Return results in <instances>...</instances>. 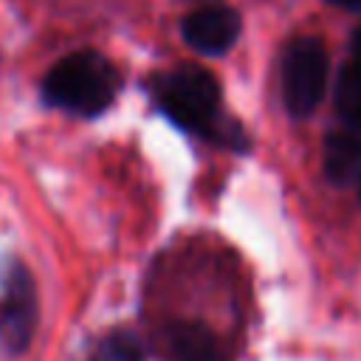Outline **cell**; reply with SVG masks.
Wrapping results in <instances>:
<instances>
[{
    "mask_svg": "<svg viewBox=\"0 0 361 361\" xmlns=\"http://www.w3.org/2000/svg\"><path fill=\"white\" fill-rule=\"evenodd\" d=\"M42 93L54 107L76 116H99L118 93V71L96 51H73L48 71Z\"/></svg>",
    "mask_w": 361,
    "mask_h": 361,
    "instance_id": "cell-1",
    "label": "cell"
},
{
    "mask_svg": "<svg viewBox=\"0 0 361 361\" xmlns=\"http://www.w3.org/2000/svg\"><path fill=\"white\" fill-rule=\"evenodd\" d=\"M161 110L178 124L197 135L214 138L220 130V85L217 79L197 68L183 65L161 76L152 87Z\"/></svg>",
    "mask_w": 361,
    "mask_h": 361,
    "instance_id": "cell-2",
    "label": "cell"
},
{
    "mask_svg": "<svg viewBox=\"0 0 361 361\" xmlns=\"http://www.w3.org/2000/svg\"><path fill=\"white\" fill-rule=\"evenodd\" d=\"M327 51L313 37L293 39L282 54V96L293 116H310L324 99L327 87Z\"/></svg>",
    "mask_w": 361,
    "mask_h": 361,
    "instance_id": "cell-3",
    "label": "cell"
},
{
    "mask_svg": "<svg viewBox=\"0 0 361 361\" xmlns=\"http://www.w3.org/2000/svg\"><path fill=\"white\" fill-rule=\"evenodd\" d=\"M37 330V288L25 265L8 262L0 296V344L8 353H23Z\"/></svg>",
    "mask_w": 361,
    "mask_h": 361,
    "instance_id": "cell-4",
    "label": "cell"
},
{
    "mask_svg": "<svg viewBox=\"0 0 361 361\" xmlns=\"http://www.w3.org/2000/svg\"><path fill=\"white\" fill-rule=\"evenodd\" d=\"M240 14L228 6H203L183 17V39L200 54H226L240 37Z\"/></svg>",
    "mask_w": 361,
    "mask_h": 361,
    "instance_id": "cell-5",
    "label": "cell"
},
{
    "mask_svg": "<svg viewBox=\"0 0 361 361\" xmlns=\"http://www.w3.org/2000/svg\"><path fill=\"white\" fill-rule=\"evenodd\" d=\"M164 361H226L220 338L200 322H169L155 336Z\"/></svg>",
    "mask_w": 361,
    "mask_h": 361,
    "instance_id": "cell-6",
    "label": "cell"
},
{
    "mask_svg": "<svg viewBox=\"0 0 361 361\" xmlns=\"http://www.w3.org/2000/svg\"><path fill=\"white\" fill-rule=\"evenodd\" d=\"M361 172V138L353 133H333L324 141V175L333 183H350Z\"/></svg>",
    "mask_w": 361,
    "mask_h": 361,
    "instance_id": "cell-7",
    "label": "cell"
},
{
    "mask_svg": "<svg viewBox=\"0 0 361 361\" xmlns=\"http://www.w3.org/2000/svg\"><path fill=\"white\" fill-rule=\"evenodd\" d=\"M336 110L347 127L361 130V62L358 59H350L338 73Z\"/></svg>",
    "mask_w": 361,
    "mask_h": 361,
    "instance_id": "cell-8",
    "label": "cell"
},
{
    "mask_svg": "<svg viewBox=\"0 0 361 361\" xmlns=\"http://www.w3.org/2000/svg\"><path fill=\"white\" fill-rule=\"evenodd\" d=\"M87 361H144V341L130 330H110L93 344Z\"/></svg>",
    "mask_w": 361,
    "mask_h": 361,
    "instance_id": "cell-9",
    "label": "cell"
},
{
    "mask_svg": "<svg viewBox=\"0 0 361 361\" xmlns=\"http://www.w3.org/2000/svg\"><path fill=\"white\" fill-rule=\"evenodd\" d=\"M333 6H341V8H350V11H361V0H330Z\"/></svg>",
    "mask_w": 361,
    "mask_h": 361,
    "instance_id": "cell-10",
    "label": "cell"
},
{
    "mask_svg": "<svg viewBox=\"0 0 361 361\" xmlns=\"http://www.w3.org/2000/svg\"><path fill=\"white\" fill-rule=\"evenodd\" d=\"M353 59H358V62H361V28L353 34Z\"/></svg>",
    "mask_w": 361,
    "mask_h": 361,
    "instance_id": "cell-11",
    "label": "cell"
},
{
    "mask_svg": "<svg viewBox=\"0 0 361 361\" xmlns=\"http://www.w3.org/2000/svg\"><path fill=\"white\" fill-rule=\"evenodd\" d=\"M358 195H361V192H358Z\"/></svg>",
    "mask_w": 361,
    "mask_h": 361,
    "instance_id": "cell-12",
    "label": "cell"
}]
</instances>
